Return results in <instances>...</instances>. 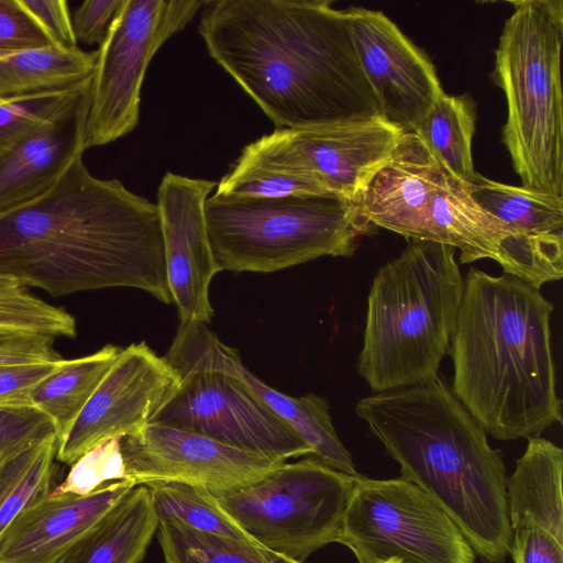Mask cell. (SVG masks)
Masks as SVG:
<instances>
[{
	"label": "cell",
	"mask_w": 563,
	"mask_h": 563,
	"mask_svg": "<svg viewBox=\"0 0 563 563\" xmlns=\"http://www.w3.org/2000/svg\"><path fill=\"white\" fill-rule=\"evenodd\" d=\"M331 0H211L199 22L209 55L277 128L380 115L344 10Z\"/></svg>",
	"instance_id": "1"
},
{
	"label": "cell",
	"mask_w": 563,
	"mask_h": 563,
	"mask_svg": "<svg viewBox=\"0 0 563 563\" xmlns=\"http://www.w3.org/2000/svg\"><path fill=\"white\" fill-rule=\"evenodd\" d=\"M0 275L55 297L131 287L170 303L156 202L79 156L41 196L0 213Z\"/></svg>",
	"instance_id": "2"
},
{
	"label": "cell",
	"mask_w": 563,
	"mask_h": 563,
	"mask_svg": "<svg viewBox=\"0 0 563 563\" xmlns=\"http://www.w3.org/2000/svg\"><path fill=\"white\" fill-rule=\"evenodd\" d=\"M553 305L540 289L471 267L450 341L452 391L486 433L529 439L562 422L551 350Z\"/></svg>",
	"instance_id": "3"
},
{
	"label": "cell",
	"mask_w": 563,
	"mask_h": 563,
	"mask_svg": "<svg viewBox=\"0 0 563 563\" xmlns=\"http://www.w3.org/2000/svg\"><path fill=\"white\" fill-rule=\"evenodd\" d=\"M356 415L418 486L457 526L476 555L505 563L512 531L503 452L440 377L373 393Z\"/></svg>",
	"instance_id": "4"
},
{
	"label": "cell",
	"mask_w": 563,
	"mask_h": 563,
	"mask_svg": "<svg viewBox=\"0 0 563 563\" xmlns=\"http://www.w3.org/2000/svg\"><path fill=\"white\" fill-rule=\"evenodd\" d=\"M455 251L412 241L378 268L357 361V372L373 393L438 377L464 290Z\"/></svg>",
	"instance_id": "5"
},
{
	"label": "cell",
	"mask_w": 563,
	"mask_h": 563,
	"mask_svg": "<svg viewBox=\"0 0 563 563\" xmlns=\"http://www.w3.org/2000/svg\"><path fill=\"white\" fill-rule=\"evenodd\" d=\"M353 202L372 225L457 249L462 264L489 258L506 274L532 286L539 283L529 238L512 233L481 209L468 184L450 173L415 132L400 136Z\"/></svg>",
	"instance_id": "6"
},
{
	"label": "cell",
	"mask_w": 563,
	"mask_h": 563,
	"mask_svg": "<svg viewBox=\"0 0 563 563\" xmlns=\"http://www.w3.org/2000/svg\"><path fill=\"white\" fill-rule=\"evenodd\" d=\"M510 3L490 74L507 103L501 143L523 187L563 196V1Z\"/></svg>",
	"instance_id": "7"
},
{
	"label": "cell",
	"mask_w": 563,
	"mask_h": 563,
	"mask_svg": "<svg viewBox=\"0 0 563 563\" xmlns=\"http://www.w3.org/2000/svg\"><path fill=\"white\" fill-rule=\"evenodd\" d=\"M205 217L219 271L272 273L322 256L353 255L372 224L335 195L207 198Z\"/></svg>",
	"instance_id": "8"
},
{
	"label": "cell",
	"mask_w": 563,
	"mask_h": 563,
	"mask_svg": "<svg viewBox=\"0 0 563 563\" xmlns=\"http://www.w3.org/2000/svg\"><path fill=\"white\" fill-rule=\"evenodd\" d=\"M354 476L310 457L212 495L255 542L302 562L336 542Z\"/></svg>",
	"instance_id": "9"
},
{
	"label": "cell",
	"mask_w": 563,
	"mask_h": 563,
	"mask_svg": "<svg viewBox=\"0 0 563 563\" xmlns=\"http://www.w3.org/2000/svg\"><path fill=\"white\" fill-rule=\"evenodd\" d=\"M336 542L358 563H476L452 519L401 477L355 475Z\"/></svg>",
	"instance_id": "10"
},
{
	"label": "cell",
	"mask_w": 563,
	"mask_h": 563,
	"mask_svg": "<svg viewBox=\"0 0 563 563\" xmlns=\"http://www.w3.org/2000/svg\"><path fill=\"white\" fill-rule=\"evenodd\" d=\"M205 2L122 0L97 49L85 151L114 142L136 128L141 88L150 62L168 38L187 26Z\"/></svg>",
	"instance_id": "11"
},
{
	"label": "cell",
	"mask_w": 563,
	"mask_h": 563,
	"mask_svg": "<svg viewBox=\"0 0 563 563\" xmlns=\"http://www.w3.org/2000/svg\"><path fill=\"white\" fill-rule=\"evenodd\" d=\"M173 369L178 386L150 423L201 434L282 462L312 455L306 441L235 374L194 365Z\"/></svg>",
	"instance_id": "12"
},
{
	"label": "cell",
	"mask_w": 563,
	"mask_h": 563,
	"mask_svg": "<svg viewBox=\"0 0 563 563\" xmlns=\"http://www.w3.org/2000/svg\"><path fill=\"white\" fill-rule=\"evenodd\" d=\"M404 133L382 115L277 128L246 145L236 162L308 177L353 201L390 157Z\"/></svg>",
	"instance_id": "13"
},
{
	"label": "cell",
	"mask_w": 563,
	"mask_h": 563,
	"mask_svg": "<svg viewBox=\"0 0 563 563\" xmlns=\"http://www.w3.org/2000/svg\"><path fill=\"white\" fill-rule=\"evenodd\" d=\"M126 478L135 485L181 483L221 494L285 463L194 432L148 423L120 440Z\"/></svg>",
	"instance_id": "14"
},
{
	"label": "cell",
	"mask_w": 563,
	"mask_h": 563,
	"mask_svg": "<svg viewBox=\"0 0 563 563\" xmlns=\"http://www.w3.org/2000/svg\"><path fill=\"white\" fill-rule=\"evenodd\" d=\"M178 380L164 356L145 342L122 347L74 424L58 441L56 460L71 465L99 442L139 431L172 396Z\"/></svg>",
	"instance_id": "15"
},
{
	"label": "cell",
	"mask_w": 563,
	"mask_h": 563,
	"mask_svg": "<svg viewBox=\"0 0 563 563\" xmlns=\"http://www.w3.org/2000/svg\"><path fill=\"white\" fill-rule=\"evenodd\" d=\"M344 11L380 115L413 132L444 92L433 63L383 12L355 5Z\"/></svg>",
	"instance_id": "16"
},
{
	"label": "cell",
	"mask_w": 563,
	"mask_h": 563,
	"mask_svg": "<svg viewBox=\"0 0 563 563\" xmlns=\"http://www.w3.org/2000/svg\"><path fill=\"white\" fill-rule=\"evenodd\" d=\"M212 180L166 173L157 190L166 276L180 322L207 323L213 316L209 299L212 277L220 272L209 241L205 202Z\"/></svg>",
	"instance_id": "17"
},
{
	"label": "cell",
	"mask_w": 563,
	"mask_h": 563,
	"mask_svg": "<svg viewBox=\"0 0 563 563\" xmlns=\"http://www.w3.org/2000/svg\"><path fill=\"white\" fill-rule=\"evenodd\" d=\"M90 80L43 124L0 154V213L48 190L85 148Z\"/></svg>",
	"instance_id": "18"
},
{
	"label": "cell",
	"mask_w": 563,
	"mask_h": 563,
	"mask_svg": "<svg viewBox=\"0 0 563 563\" xmlns=\"http://www.w3.org/2000/svg\"><path fill=\"white\" fill-rule=\"evenodd\" d=\"M135 486L125 479L87 495L46 496L23 510L0 537V563H57Z\"/></svg>",
	"instance_id": "19"
},
{
	"label": "cell",
	"mask_w": 563,
	"mask_h": 563,
	"mask_svg": "<svg viewBox=\"0 0 563 563\" xmlns=\"http://www.w3.org/2000/svg\"><path fill=\"white\" fill-rule=\"evenodd\" d=\"M214 369L231 372L258 396L276 415L285 420L311 448L312 456L339 472L357 475L351 453L341 442L322 397L309 393L291 397L266 385L251 373L238 351L220 343L210 360Z\"/></svg>",
	"instance_id": "20"
},
{
	"label": "cell",
	"mask_w": 563,
	"mask_h": 563,
	"mask_svg": "<svg viewBox=\"0 0 563 563\" xmlns=\"http://www.w3.org/2000/svg\"><path fill=\"white\" fill-rule=\"evenodd\" d=\"M562 475L563 450L544 438H529L515 471L507 477L511 531L536 526L563 542Z\"/></svg>",
	"instance_id": "21"
},
{
	"label": "cell",
	"mask_w": 563,
	"mask_h": 563,
	"mask_svg": "<svg viewBox=\"0 0 563 563\" xmlns=\"http://www.w3.org/2000/svg\"><path fill=\"white\" fill-rule=\"evenodd\" d=\"M157 526L150 490L137 485L57 563H141Z\"/></svg>",
	"instance_id": "22"
},
{
	"label": "cell",
	"mask_w": 563,
	"mask_h": 563,
	"mask_svg": "<svg viewBox=\"0 0 563 563\" xmlns=\"http://www.w3.org/2000/svg\"><path fill=\"white\" fill-rule=\"evenodd\" d=\"M97 51L54 44L0 55V99L76 87L92 75Z\"/></svg>",
	"instance_id": "23"
},
{
	"label": "cell",
	"mask_w": 563,
	"mask_h": 563,
	"mask_svg": "<svg viewBox=\"0 0 563 563\" xmlns=\"http://www.w3.org/2000/svg\"><path fill=\"white\" fill-rule=\"evenodd\" d=\"M122 347L107 344L67 362L33 388L30 405L49 418L60 441L114 363Z\"/></svg>",
	"instance_id": "24"
},
{
	"label": "cell",
	"mask_w": 563,
	"mask_h": 563,
	"mask_svg": "<svg viewBox=\"0 0 563 563\" xmlns=\"http://www.w3.org/2000/svg\"><path fill=\"white\" fill-rule=\"evenodd\" d=\"M472 199L516 234L563 233V196L490 180L477 174L468 184Z\"/></svg>",
	"instance_id": "25"
},
{
	"label": "cell",
	"mask_w": 563,
	"mask_h": 563,
	"mask_svg": "<svg viewBox=\"0 0 563 563\" xmlns=\"http://www.w3.org/2000/svg\"><path fill=\"white\" fill-rule=\"evenodd\" d=\"M476 106L467 93L443 92L413 131L455 177L471 184L477 176L472 158Z\"/></svg>",
	"instance_id": "26"
},
{
	"label": "cell",
	"mask_w": 563,
	"mask_h": 563,
	"mask_svg": "<svg viewBox=\"0 0 563 563\" xmlns=\"http://www.w3.org/2000/svg\"><path fill=\"white\" fill-rule=\"evenodd\" d=\"M165 563H302L255 541L205 533L179 522H158Z\"/></svg>",
	"instance_id": "27"
},
{
	"label": "cell",
	"mask_w": 563,
	"mask_h": 563,
	"mask_svg": "<svg viewBox=\"0 0 563 563\" xmlns=\"http://www.w3.org/2000/svg\"><path fill=\"white\" fill-rule=\"evenodd\" d=\"M57 448L54 435L0 464V537L23 510L49 495Z\"/></svg>",
	"instance_id": "28"
},
{
	"label": "cell",
	"mask_w": 563,
	"mask_h": 563,
	"mask_svg": "<svg viewBox=\"0 0 563 563\" xmlns=\"http://www.w3.org/2000/svg\"><path fill=\"white\" fill-rule=\"evenodd\" d=\"M158 522L173 520L192 530L251 540L208 490L181 483L146 485Z\"/></svg>",
	"instance_id": "29"
},
{
	"label": "cell",
	"mask_w": 563,
	"mask_h": 563,
	"mask_svg": "<svg viewBox=\"0 0 563 563\" xmlns=\"http://www.w3.org/2000/svg\"><path fill=\"white\" fill-rule=\"evenodd\" d=\"M0 330L30 332L55 339L76 336L75 318L34 296L27 287L0 275Z\"/></svg>",
	"instance_id": "30"
},
{
	"label": "cell",
	"mask_w": 563,
	"mask_h": 563,
	"mask_svg": "<svg viewBox=\"0 0 563 563\" xmlns=\"http://www.w3.org/2000/svg\"><path fill=\"white\" fill-rule=\"evenodd\" d=\"M216 192L247 198L333 195L308 177L240 162L217 184Z\"/></svg>",
	"instance_id": "31"
},
{
	"label": "cell",
	"mask_w": 563,
	"mask_h": 563,
	"mask_svg": "<svg viewBox=\"0 0 563 563\" xmlns=\"http://www.w3.org/2000/svg\"><path fill=\"white\" fill-rule=\"evenodd\" d=\"M121 438L106 439L82 454L70 465L64 482L53 488L49 495L81 496L106 484L128 479L120 448Z\"/></svg>",
	"instance_id": "32"
},
{
	"label": "cell",
	"mask_w": 563,
	"mask_h": 563,
	"mask_svg": "<svg viewBox=\"0 0 563 563\" xmlns=\"http://www.w3.org/2000/svg\"><path fill=\"white\" fill-rule=\"evenodd\" d=\"M78 86L4 99L0 103V154L47 121Z\"/></svg>",
	"instance_id": "33"
},
{
	"label": "cell",
	"mask_w": 563,
	"mask_h": 563,
	"mask_svg": "<svg viewBox=\"0 0 563 563\" xmlns=\"http://www.w3.org/2000/svg\"><path fill=\"white\" fill-rule=\"evenodd\" d=\"M54 435V424L38 409L0 406V464Z\"/></svg>",
	"instance_id": "34"
},
{
	"label": "cell",
	"mask_w": 563,
	"mask_h": 563,
	"mask_svg": "<svg viewBox=\"0 0 563 563\" xmlns=\"http://www.w3.org/2000/svg\"><path fill=\"white\" fill-rule=\"evenodd\" d=\"M51 44L19 0H0V55Z\"/></svg>",
	"instance_id": "35"
},
{
	"label": "cell",
	"mask_w": 563,
	"mask_h": 563,
	"mask_svg": "<svg viewBox=\"0 0 563 563\" xmlns=\"http://www.w3.org/2000/svg\"><path fill=\"white\" fill-rule=\"evenodd\" d=\"M66 362L58 358L52 362L0 365V406H31L33 388Z\"/></svg>",
	"instance_id": "36"
},
{
	"label": "cell",
	"mask_w": 563,
	"mask_h": 563,
	"mask_svg": "<svg viewBox=\"0 0 563 563\" xmlns=\"http://www.w3.org/2000/svg\"><path fill=\"white\" fill-rule=\"evenodd\" d=\"M52 44L65 48L78 47L68 3L65 0H19Z\"/></svg>",
	"instance_id": "37"
},
{
	"label": "cell",
	"mask_w": 563,
	"mask_h": 563,
	"mask_svg": "<svg viewBox=\"0 0 563 563\" xmlns=\"http://www.w3.org/2000/svg\"><path fill=\"white\" fill-rule=\"evenodd\" d=\"M56 339L49 335L0 330V365L27 364L56 361Z\"/></svg>",
	"instance_id": "38"
},
{
	"label": "cell",
	"mask_w": 563,
	"mask_h": 563,
	"mask_svg": "<svg viewBox=\"0 0 563 563\" xmlns=\"http://www.w3.org/2000/svg\"><path fill=\"white\" fill-rule=\"evenodd\" d=\"M509 554L514 563H563V542L539 527L525 526L512 531Z\"/></svg>",
	"instance_id": "39"
},
{
	"label": "cell",
	"mask_w": 563,
	"mask_h": 563,
	"mask_svg": "<svg viewBox=\"0 0 563 563\" xmlns=\"http://www.w3.org/2000/svg\"><path fill=\"white\" fill-rule=\"evenodd\" d=\"M122 0H86L74 12L71 22L77 42L100 45Z\"/></svg>",
	"instance_id": "40"
},
{
	"label": "cell",
	"mask_w": 563,
	"mask_h": 563,
	"mask_svg": "<svg viewBox=\"0 0 563 563\" xmlns=\"http://www.w3.org/2000/svg\"><path fill=\"white\" fill-rule=\"evenodd\" d=\"M3 101V99H0V103Z\"/></svg>",
	"instance_id": "41"
},
{
	"label": "cell",
	"mask_w": 563,
	"mask_h": 563,
	"mask_svg": "<svg viewBox=\"0 0 563 563\" xmlns=\"http://www.w3.org/2000/svg\"><path fill=\"white\" fill-rule=\"evenodd\" d=\"M388 563H393V562H388Z\"/></svg>",
	"instance_id": "42"
},
{
	"label": "cell",
	"mask_w": 563,
	"mask_h": 563,
	"mask_svg": "<svg viewBox=\"0 0 563 563\" xmlns=\"http://www.w3.org/2000/svg\"><path fill=\"white\" fill-rule=\"evenodd\" d=\"M394 563V562H393Z\"/></svg>",
	"instance_id": "43"
}]
</instances>
